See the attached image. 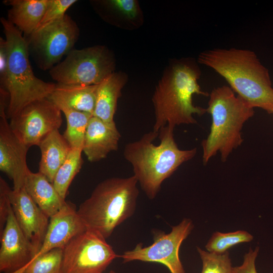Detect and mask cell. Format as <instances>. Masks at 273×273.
Returning <instances> with one entry per match:
<instances>
[{
	"mask_svg": "<svg viewBox=\"0 0 273 273\" xmlns=\"http://www.w3.org/2000/svg\"><path fill=\"white\" fill-rule=\"evenodd\" d=\"M173 130L166 125L159 132L146 133L124 147V157L132 165L133 175L149 199L155 198L163 181L196 154V148H178Z\"/></svg>",
	"mask_w": 273,
	"mask_h": 273,
	"instance_id": "1",
	"label": "cell"
},
{
	"mask_svg": "<svg viewBox=\"0 0 273 273\" xmlns=\"http://www.w3.org/2000/svg\"><path fill=\"white\" fill-rule=\"evenodd\" d=\"M198 62L223 77L237 96L253 108L273 114V87L269 72L254 52L214 49L201 52Z\"/></svg>",
	"mask_w": 273,
	"mask_h": 273,
	"instance_id": "2",
	"label": "cell"
},
{
	"mask_svg": "<svg viewBox=\"0 0 273 273\" xmlns=\"http://www.w3.org/2000/svg\"><path fill=\"white\" fill-rule=\"evenodd\" d=\"M201 71L191 59L171 63L156 85L152 97L155 123L153 131L159 132L166 125L174 128L181 124H194L195 114L202 115L207 109L193 103L195 94L208 96L198 83Z\"/></svg>",
	"mask_w": 273,
	"mask_h": 273,
	"instance_id": "3",
	"label": "cell"
},
{
	"mask_svg": "<svg viewBox=\"0 0 273 273\" xmlns=\"http://www.w3.org/2000/svg\"><path fill=\"white\" fill-rule=\"evenodd\" d=\"M138 183L133 175L107 178L97 185L77 210L86 229L109 238L134 214L139 194Z\"/></svg>",
	"mask_w": 273,
	"mask_h": 273,
	"instance_id": "4",
	"label": "cell"
},
{
	"mask_svg": "<svg viewBox=\"0 0 273 273\" xmlns=\"http://www.w3.org/2000/svg\"><path fill=\"white\" fill-rule=\"evenodd\" d=\"M8 50V63L4 80L1 87L9 95L7 110L11 119L29 104L49 98L56 83L45 82L33 73L29 60L27 41L22 32L8 19L1 18Z\"/></svg>",
	"mask_w": 273,
	"mask_h": 273,
	"instance_id": "5",
	"label": "cell"
},
{
	"mask_svg": "<svg viewBox=\"0 0 273 273\" xmlns=\"http://www.w3.org/2000/svg\"><path fill=\"white\" fill-rule=\"evenodd\" d=\"M207 112L212 117L207 138L203 141V161L205 164L218 152L224 161L242 143L241 131L244 123L254 115V108L233 89L223 85L210 93Z\"/></svg>",
	"mask_w": 273,
	"mask_h": 273,
	"instance_id": "6",
	"label": "cell"
},
{
	"mask_svg": "<svg viewBox=\"0 0 273 273\" xmlns=\"http://www.w3.org/2000/svg\"><path fill=\"white\" fill-rule=\"evenodd\" d=\"M113 55L105 46L72 49L65 59L49 70L57 83L94 85L115 72Z\"/></svg>",
	"mask_w": 273,
	"mask_h": 273,
	"instance_id": "7",
	"label": "cell"
},
{
	"mask_svg": "<svg viewBox=\"0 0 273 273\" xmlns=\"http://www.w3.org/2000/svg\"><path fill=\"white\" fill-rule=\"evenodd\" d=\"M78 26L66 14L61 19L36 29L26 39L39 67L50 70L72 50L79 36Z\"/></svg>",
	"mask_w": 273,
	"mask_h": 273,
	"instance_id": "8",
	"label": "cell"
},
{
	"mask_svg": "<svg viewBox=\"0 0 273 273\" xmlns=\"http://www.w3.org/2000/svg\"><path fill=\"white\" fill-rule=\"evenodd\" d=\"M117 257L106 239L85 230L63 248L64 273H103Z\"/></svg>",
	"mask_w": 273,
	"mask_h": 273,
	"instance_id": "9",
	"label": "cell"
},
{
	"mask_svg": "<svg viewBox=\"0 0 273 273\" xmlns=\"http://www.w3.org/2000/svg\"><path fill=\"white\" fill-rule=\"evenodd\" d=\"M193 228L192 221L184 218L178 224L172 226L168 234L155 231L152 245L143 247L142 243H139L134 249L118 257L122 259L123 263L134 260L157 262L166 266L171 273H185L179 259V250Z\"/></svg>",
	"mask_w": 273,
	"mask_h": 273,
	"instance_id": "10",
	"label": "cell"
},
{
	"mask_svg": "<svg viewBox=\"0 0 273 273\" xmlns=\"http://www.w3.org/2000/svg\"><path fill=\"white\" fill-rule=\"evenodd\" d=\"M61 111L49 98L35 101L10 119V126L29 148L38 146L49 133L62 123Z\"/></svg>",
	"mask_w": 273,
	"mask_h": 273,
	"instance_id": "11",
	"label": "cell"
},
{
	"mask_svg": "<svg viewBox=\"0 0 273 273\" xmlns=\"http://www.w3.org/2000/svg\"><path fill=\"white\" fill-rule=\"evenodd\" d=\"M8 97L0 94V170L12 180L14 190L24 187L29 169L26 162L29 148L16 135L7 120Z\"/></svg>",
	"mask_w": 273,
	"mask_h": 273,
	"instance_id": "12",
	"label": "cell"
},
{
	"mask_svg": "<svg viewBox=\"0 0 273 273\" xmlns=\"http://www.w3.org/2000/svg\"><path fill=\"white\" fill-rule=\"evenodd\" d=\"M0 236L1 272L11 273L19 270L35 256L36 250L19 226L12 208Z\"/></svg>",
	"mask_w": 273,
	"mask_h": 273,
	"instance_id": "13",
	"label": "cell"
},
{
	"mask_svg": "<svg viewBox=\"0 0 273 273\" xmlns=\"http://www.w3.org/2000/svg\"><path fill=\"white\" fill-rule=\"evenodd\" d=\"M10 199L16 220L37 254L47 234L50 218L35 204L24 187L18 190L12 189Z\"/></svg>",
	"mask_w": 273,
	"mask_h": 273,
	"instance_id": "14",
	"label": "cell"
},
{
	"mask_svg": "<svg viewBox=\"0 0 273 273\" xmlns=\"http://www.w3.org/2000/svg\"><path fill=\"white\" fill-rule=\"evenodd\" d=\"M50 219L42 245L34 258L55 248L63 249L74 236L86 230L74 206L67 201Z\"/></svg>",
	"mask_w": 273,
	"mask_h": 273,
	"instance_id": "15",
	"label": "cell"
},
{
	"mask_svg": "<svg viewBox=\"0 0 273 273\" xmlns=\"http://www.w3.org/2000/svg\"><path fill=\"white\" fill-rule=\"evenodd\" d=\"M120 137L115 122H105L93 115L85 131L82 152L89 162L100 161L117 150Z\"/></svg>",
	"mask_w": 273,
	"mask_h": 273,
	"instance_id": "16",
	"label": "cell"
},
{
	"mask_svg": "<svg viewBox=\"0 0 273 273\" xmlns=\"http://www.w3.org/2000/svg\"><path fill=\"white\" fill-rule=\"evenodd\" d=\"M94 3L101 17L116 27L133 30L143 24V14L137 1L105 0Z\"/></svg>",
	"mask_w": 273,
	"mask_h": 273,
	"instance_id": "17",
	"label": "cell"
},
{
	"mask_svg": "<svg viewBox=\"0 0 273 273\" xmlns=\"http://www.w3.org/2000/svg\"><path fill=\"white\" fill-rule=\"evenodd\" d=\"M24 188L35 204L50 218L57 213L66 203L53 184L39 172L34 173L29 170L25 179Z\"/></svg>",
	"mask_w": 273,
	"mask_h": 273,
	"instance_id": "18",
	"label": "cell"
},
{
	"mask_svg": "<svg viewBox=\"0 0 273 273\" xmlns=\"http://www.w3.org/2000/svg\"><path fill=\"white\" fill-rule=\"evenodd\" d=\"M98 85H65L56 83L49 99L60 109L67 108L93 115Z\"/></svg>",
	"mask_w": 273,
	"mask_h": 273,
	"instance_id": "19",
	"label": "cell"
},
{
	"mask_svg": "<svg viewBox=\"0 0 273 273\" xmlns=\"http://www.w3.org/2000/svg\"><path fill=\"white\" fill-rule=\"evenodd\" d=\"M127 79V75L123 72H114L98 84L93 116L105 122H114L117 101Z\"/></svg>",
	"mask_w": 273,
	"mask_h": 273,
	"instance_id": "20",
	"label": "cell"
},
{
	"mask_svg": "<svg viewBox=\"0 0 273 273\" xmlns=\"http://www.w3.org/2000/svg\"><path fill=\"white\" fill-rule=\"evenodd\" d=\"M38 146L41 152L38 172L53 184L57 171L66 160L71 148L59 130L49 133Z\"/></svg>",
	"mask_w": 273,
	"mask_h": 273,
	"instance_id": "21",
	"label": "cell"
},
{
	"mask_svg": "<svg viewBox=\"0 0 273 273\" xmlns=\"http://www.w3.org/2000/svg\"><path fill=\"white\" fill-rule=\"evenodd\" d=\"M48 0H8L11 6L8 20L28 36L38 27L46 10Z\"/></svg>",
	"mask_w": 273,
	"mask_h": 273,
	"instance_id": "22",
	"label": "cell"
},
{
	"mask_svg": "<svg viewBox=\"0 0 273 273\" xmlns=\"http://www.w3.org/2000/svg\"><path fill=\"white\" fill-rule=\"evenodd\" d=\"M82 149L71 148L66 160L57 171L53 185L59 195L65 200L69 187L81 168Z\"/></svg>",
	"mask_w": 273,
	"mask_h": 273,
	"instance_id": "23",
	"label": "cell"
},
{
	"mask_svg": "<svg viewBox=\"0 0 273 273\" xmlns=\"http://www.w3.org/2000/svg\"><path fill=\"white\" fill-rule=\"evenodd\" d=\"M60 110L64 114L67 121L64 137L71 148L82 149L86 127L93 115L67 108Z\"/></svg>",
	"mask_w": 273,
	"mask_h": 273,
	"instance_id": "24",
	"label": "cell"
},
{
	"mask_svg": "<svg viewBox=\"0 0 273 273\" xmlns=\"http://www.w3.org/2000/svg\"><path fill=\"white\" fill-rule=\"evenodd\" d=\"M19 273H64L63 249L55 248L33 258Z\"/></svg>",
	"mask_w": 273,
	"mask_h": 273,
	"instance_id": "25",
	"label": "cell"
},
{
	"mask_svg": "<svg viewBox=\"0 0 273 273\" xmlns=\"http://www.w3.org/2000/svg\"><path fill=\"white\" fill-rule=\"evenodd\" d=\"M253 239V236L245 231L240 230L227 233L216 232L213 234L205 248L209 252L223 254L235 245L249 242Z\"/></svg>",
	"mask_w": 273,
	"mask_h": 273,
	"instance_id": "26",
	"label": "cell"
},
{
	"mask_svg": "<svg viewBox=\"0 0 273 273\" xmlns=\"http://www.w3.org/2000/svg\"><path fill=\"white\" fill-rule=\"evenodd\" d=\"M202 261L201 273H234L229 253L216 254L197 247Z\"/></svg>",
	"mask_w": 273,
	"mask_h": 273,
	"instance_id": "27",
	"label": "cell"
},
{
	"mask_svg": "<svg viewBox=\"0 0 273 273\" xmlns=\"http://www.w3.org/2000/svg\"><path fill=\"white\" fill-rule=\"evenodd\" d=\"M76 0H48L41 21L36 29L44 27L64 16Z\"/></svg>",
	"mask_w": 273,
	"mask_h": 273,
	"instance_id": "28",
	"label": "cell"
},
{
	"mask_svg": "<svg viewBox=\"0 0 273 273\" xmlns=\"http://www.w3.org/2000/svg\"><path fill=\"white\" fill-rule=\"evenodd\" d=\"M10 189L8 183L0 177V234L5 228L11 210Z\"/></svg>",
	"mask_w": 273,
	"mask_h": 273,
	"instance_id": "29",
	"label": "cell"
},
{
	"mask_svg": "<svg viewBox=\"0 0 273 273\" xmlns=\"http://www.w3.org/2000/svg\"><path fill=\"white\" fill-rule=\"evenodd\" d=\"M259 248L256 247L254 250L250 249L249 252L244 257L243 264L233 267L234 273H257L255 267V260L258 255Z\"/></svg>",
	"mask_w": 273,
	"mask_h": 273,
	"instance_id": "30",
	"label": "cell"
},
{
	"mask_svg": "<svg viewBox=\"0 0 273 273\" xmlns=\"http://www.w3.org/2000/svg\"><path fill=\"white\" fill-rule=\"evenodd\" d=\"M8 63V50L5 39L0 38V82L4 80Z\"/></svg>",
	"mask_w": 273,
	"mask_h": 273,
	"instance_id": "31",
	"label": "cell"
},
{
	"mask_svg": "<svg viewBox=\"0 0 273 273\" xmlns=\"http://www.w3.org/2000/svg\"><path fill=\"white\" fill-rule=\"evenodd\" d=\"M110 273H116V272H115L114 271H111Z\"/></svg>",
	"mask_w": 273,
	"mask_h": 273,
	"instance_id": "32",
	"label": "cell"
}]
</instances>
